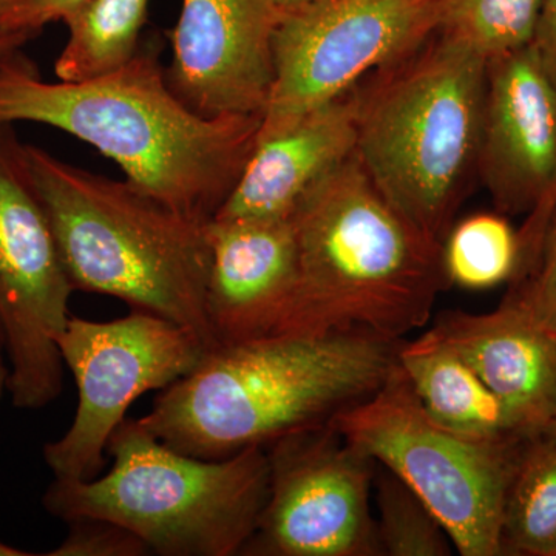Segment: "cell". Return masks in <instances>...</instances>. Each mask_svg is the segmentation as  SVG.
Returning <instances> with one entry per match:
<instances>
[{
	"instance_id": "obj_11",
	"label": "cell",
	"mask_w": 556,
	"mask_h": 556,
	"mask_svg": "<svg viewBox=\"0 0 556 556\" xmlns=\"http://www.w3.org/2000/svg\"><path fill=\"white\" fill-rule=\"evenodd\" d=\"M268 495L244 556H379L378 464L327 427L268 445Z\"/></svg>"
},
{
	"instance_id": "obj_24",
	"label": "cell",
	"mask_w": 556,
	"mask_h": 556,
	"mask_svg": "<svg viewBox=\"0 0 556 556\" xmlns=\"http://www.w3.org/2000/svg\"><path fill=\"white\" fill-rule=\"evenodd\" d=\"M68 533L49 556H146L148 546L130 530L100 518L68 521Z\"/></svg>"
},
{
	"instance_id": "obj_27",
	"label": "cell",
	"mask_w": 556,
	"mask_h": 556,
	"mask_svg": "<svg viewBox=\"0 0 556 556\" xmlns=\"http://www.w3.org/2000/svg\"><path fill=\"white\" fill-rule=\"evenodd\" d=\"M530 46L556 89V0H541Z\"/></svg>"
},
{
	"instance_id": "obj_28",
	"label": "cell",
	"mask_w": 556,
	"mask_h": 556,
	"mask_svg": "<svg viewBox=\"0 0 556 556\" xmlns=\"http://www.w3.org/2000/svg\"><path fill=\"white\" fill-rule=\"evenodd\" d=\"M10 364L7 356L5 342H3L2 332H0V404L2 399L9 393Z\"/></svg>"
},
{
	"instance_id": "obj_12",
	"label": "cell",
	"mask_w": 556,
	"mask_h": 556,
	"mask_svg": "<svg viewBox=\"0 0 556 556\" xmlns=\"http://www.w3.org/2000/svg\"><path fill=\"white\" fill-rule=\"evenodd\" d=\"M273 0H181L167 80L204 116H262L274 84Z\"/></svg>"
},
{
	"instance_id": "obj_19",
	"label": "cell",
	"mask_w": 556,
	"mask_h": 556,
	"mask_svg": "<svg viewBox=\"0 0 556 556\" xmlns=\"http://www.w3.org/2000/svg\"><path fill=\"white\" fill-rule=\"evenodd\" d=\"M504 555L556 556V439H527L508 484Z\"/></svg>"
},
{
	"instance_id": "obj_32",
	"label": "cell",
	"mask_w": 556,
	"mask_h": 556,
	"mask_svg": "<svg viewBox=\"0 0 556 556\" xmlns=\"http://www.w3.org/2000/svg\"><path fill=\"white\" fill-rule=\"evenodd\" d=\"M546 434H548V437H552V438L556 439V417H555L554 422H552V426L548 427V430L546 431Z\"/></svg>"
},
{
	"instance_id": "obj_20",
	"label": "cell",
	"mask_w": 556,
	"mask_h": 556,
	"mask_svg": "<svg viewBox=\"0 0 556 556\" xmlns=\"http://www.w3.org/2000/svg\"><path fill=\"white\" fill-rule=\"evenodd\" d=\"M518 265V232L503 215H471L453 226L442 241L447 283L468 291H485L514 280Z\"/></svg>"
},
{
	"instance_id": "obj_14",
	"label": "cell",
	"mask_w": 556,
	"mask_h": 556,
	"mask_svg": "<svg viewBox=\"0 0 556 556\" xmlns=\"http://www.w3.org/2000/svg\"><path fill=\"white\" fill-rule=\"evenodd\" d=\"M206 240V309L217 346L276 334L299 278L291 218H214Z\"/></svg>"
},
{
	"instance_id": "obj_6",
	"label": "cell",
	"mask_w": 556,
	"mask_h": 556,
	"mask_svg": "<svg viewBox=\"0 0 556 556\" xmlns=\"http://www.w3.org/2000/svg\"><path fill=\"white\" fill-rule=\"evenodd\" d=\"M108 453L113 466L104 477L53 479L42 496L51 517L115 522L135 533L150 555H241L268 495L265 448L203 459L126 419L113 431Z\"/></svg>"
},
{
	"instance_id": "obj_26",
	"label": "cell",
	"mask_w": 556,
	"mask_h": 556,
	"mask_svg": "<svg viewBox=\"0 0 556 556\" xmlns=\"http://www.w3.org/2000/svg\"><path fill=\"white\" fill-rule=\"evenodd\" d=\"M556 207V178L554 186L548 190L546 199L541 201L540 206L533 208L527 215L525 225L518 232L519 237V265L517 276L514 280H518L525 276L530 266L535 262L538 248H540L541 239H543L544 229H546L548 218ZM511 280V281H514Z\"/></svg>"
},
{
	"instance_id": "obj_30",
	"label": "cell",
	"mask_w": 556,
	"mask_h": 556,
	"mask_svg": "<svg viewBox=\"0 0 556 556\" xmlns=\"http://www.w3.org/2000/svg\"><path fill=\"white\" fill-rule=\"evenodd\" d=\"M31 552L24 551V548L10 546L0 540V556H31Z\"/></svg>"
},
{
	"instance_id": "obj_23",
	"label": "cell",
	"mask_w": 556,
	"mask_h": 556,
	"mask_svg": "<svg viewBox=\"0 0 556 556\" xmlns=\"http://www.w3.org/2000/svg\"><path fill=\"white\" fill-rule=\"evenodd\" d=\"M506 299L556 336V207L544 229L535 262L525 276L511 281Z\"/></svg>"
},
{
	"instance_id": "obj_29",
	"label": "cell",
	"mask_w": 556,
	"mask_h": 556,
	"mask_svg": "<svg viewBox=\"0 0 556 556\" xmlns=\"http://www.w3.org/2000/svg\"><path fill=\"white\" fill-rule=\"evenodd\" d=\"M327 2V0H273L274 5L281 11V14L295 13V11L308 9L317 3Z\"/></svg>"
},
{
	"instance_id": "obj_2",
	"label": "cell",
	"mask_w": 556,
	"mask_h": 556,
	"mask_svg": "<svg viewBox=\"0 0 556 556\" xmlns=\"http://www.w3.org/2000/svg\"><path fill=\"white\" fill-rule=\"evenodd\" d=\"M405 339L364 329L270 334L207 351L138 422L169 447L225 459L327 427L379 390Z\"/></svg>"
},
{
	"instance_id": "obj_18",
	"label": "cell",
	"mask_w": 556,
	"mask_h": 556,
	"mask_svg": "<svg viewBox=\"0 0 556 556\" xmlns=\"http://www.w3.org/2000/svg\"><path fill=\"white\" fill-rule=\"evenodd\" d=\"M149 0H90L64 21L68 39L54 62L58 79L87 80L127 64L141 46Z\"/></svg>"
},
{
	"instance_id": "obj_4",
	"label": "cell",
	"mask_w": 556,
	"mask_h": 556,
	"mask_svg": "<svg viewBox=\"0 0 556 556\" xmlns=\"http://www.w3.org/2000/svg\"><path fill=\"white\" fill-rule=\"evenodd\" d=\"M27 160L70 283L174 321L208 351L206 225L27 144Z\"/></svg>"
},
{
	"instance_id": "obj_21",
	"label": "cell",
	"mask_w": 556,
	"mask_h": 556,
	"mask_svg": "<svg viewBox=\"0 0 556 556\" xmlns=\"http://www.w3.org/2000/svg\"><path fill=\"white\" fill-rule=\"evenodd\" d=\"M372 486L376 489L375 521L380 555H452L455 547L441 521L404 481L380 467Z\"/></svg>"
},
{
	"instance_id": "obj_33",
	"label": "cell",
	"mask_w": 556,
	"mask_h": 556,
	"mask_svg": "<svg viewBox=\"0 0 556 556\" xmlns=\"http://www.w3.org/2000/svg\"><path fill=\"white\" fill-rule=\"evenodd\" d=\"M2 54H5V51H3L2 49H0V56H2Z\"/></svg>"
},
{
	"instance_id": "obj_7",
	"label": "cell",
	"mask_w": 556,
	"mask_h": 556,
	"mask_svg": "<svg viewBox=\"0 0 556 556\" xmlns=\"http://www.w3.org/2000/svg\"><path fill=\"white\" fill-rule=\"evenodd\" d=\"M332 426L427 504L460 555H504V503L527 439L467 437L441 426L399 364L376 393L340 413Z\"/></svg>"
},
{
	"instance_id": "obj_1",
	"label": "cell",
	"mask_w": 556,
	"mask_h": 556,
	"mask_svg": "<svg viewBox=\"0 0 556 556\" xmlns=\"http://www.w3.org/2000/svg\"><path fill=\"white\" fill-rule=\"evenodd\" d=\"M36 123L87 142L127 181L207 225L257 146L262 116H204L179 100L156 43L115 72L49 83L20 50L0 56V124Z\"/></svg>"
},
{
	"instance_id": "obj_10",
	"label": "cell",
	"mask_w": 556,
	"mask_h": 556,
	"mask_svg": "<svg viewBox=\"0 0 556 556\" xmlns=\"http://www.w3.org/2000/svg\"><path fill=\"white\" fill-rule=\"evenodd\" d=\"M58 348L78 408L68 430L43 445V460L54 478L86 481L104 468L110 438L134 402L188 376L208 351L193 332L142 311L112 321L72 316Z\"/></svg>"
},
{
	"instance_id": "obj_17",
	"label": "cell",
	"mask_w": 556,
	"mask_h": 556,
	"mask_svg": "<svg viewBox=\"0 0 556 556\" xmlns=\"http://www.w3.org/2000/svg\"><path fill=\"white\" fill-rule=\"evenodd\" d=\"M399 367L420 405L441 426L467 437H517L500 399L466 358L431 329L413 342L404 340Z\"/></svg>"
},
{
	"instance_id": "obj_5",
	"label": "cell",
	"mask_w": 556,
	"mask_h": 556,
	"mask_svg": "<svg viewBox=\"0 0 556 556\" xmlns=\"http://www.w3.org/2000/svg\"><path fill=\"white\" fill-rule=\"evenodd\" d=\"M437 35L357 91L356 155L387 203L442 244L478 172L489 60Z\"/></svg>"
},
{
	"instance_id": "obj_25",
	"label": "cell",
	"mask_w": 556,
	"mask_h": 556,
	"mask_svg": "<svg viewBox=\"0 0 556 556\" xmlns=\"http://www.w3.org/2000/svg\"><path fill=\"white\" fill-rule=\"evenodd\" d=\"M90 0H25L0 16V49L21 50L47 25L64 22Z\"/></svg>"
},
{
	"instance_id": "obj_3",
	"label": "cell",
	"mask_w": 556,
	"mask_h": 556,
	"mask_svg": "<svg viewBox=\"0 0 556 556\" xmlns=\"http://www.w3.org/2000/svg\"><path fill=\"white\" fill-rule=\"evenodd\" d=\"M291 222L299 278L276 334L364 329L405 339L430 320L447 285L442 244L387 203L356 152L309 189Z\"/></svg>"
},
{
	"instance_id": "obj_8",
	"label": "cell",
	"mask_w": 556,
	"mask_h": 556,
	"mask_svg": "<svg viewBox=\"0 0 556 556\" xmlns=\"http://www.w3.org/2000/svg\"><path fill=\"white\" fill-rule=\"evenodd\" d=\"M73 289L13 126L0 124V332L14 407H49L64 391L58 340Z\"/></svg>"
},
{
	"instance_id": "obj_13",
	"label": "cell",
	"mask_w": 556,
	"mask_h": 556,
	"mask_svg": "<svg viewBox=\"0 0 556 556\" xmlns=\"http://www.w3.org/2000/svg\"><path fill=\"white\" fill-rule=\"evenodd\" d=\"M478 174L503 215H529L556 178V89L533 47L489 60Z\"/></svg>"
},
{
	"instance_id": "obj_15",
	"label": "cell",
	"mask_w": 556,
	"mask_h": 556,
	"mask_svg": "<svg viewBox=\"0 0 556 556\" xmlns=\"http://www.w3.org/2000/svg\"><path fill=\"white\" fill-rule=\"evenodd\" d=\"M431 331L500 399L517 437L546 434L556 417V336L508 299L492 313H442Z\"/></svg>"
},
{
	"instance_id": "obj_31",
	"label": "cell",
	"mask_w": 556,
	"mask_h": 556,
	"mask_svg": "<svg viewBox=\"0 0 556 556\" xmlns=\"http://www.w3.org/2000/svg\"><path fill=\"white\" fill-rule=\"evenodd\" d=\"M22 2H25V0H0V16Z\"/></svg>"
},
{
	"instance_id": "obj_22",
	"label": "cell",
	"mask_w": 556,
	"mask_h": 556,
	"mask_svg": "<svg viewBox=\"0 0 556 556\" xmlns=\"http://www.w3.org/2000/svg\"><path fill=\"white\" fill-rule=\"evenodd\" d=\"M541 0H444L438 31L486 60L532 42Z\"/></svg>"
},
{
	"instance_id": "obj_9",
	"label": "cell",
	"mask_w": 556,
	"mask_h": 556,
	"mask_svg": "<svg viewBox=\"0 0 556 556\" xmlns=\"http://www.w3.org/2000/svg\"><path fill=\"white\" fill-rule=\"evenodd\" d=\"M444 0H327L285 14L274 35V84L258 141L345 97L437 33Z\"/></svg>"
},
{
	"instance_id": "obj_16",
	"label": "cell",
	"mask_w": 556,
	"mask_h": 556,
	"mask_svg": "<svg viewBox=\"0 0 556 556\" xmlns=\"http://www.w3.org/2000/svg\"><path fill=\"white\" fill-rule=\"evenodd\" d=\"M357 93L313 110L298 124L257 141L218 219H287L320 179L357 144Z\"/></svg>"
}]
</instances>
